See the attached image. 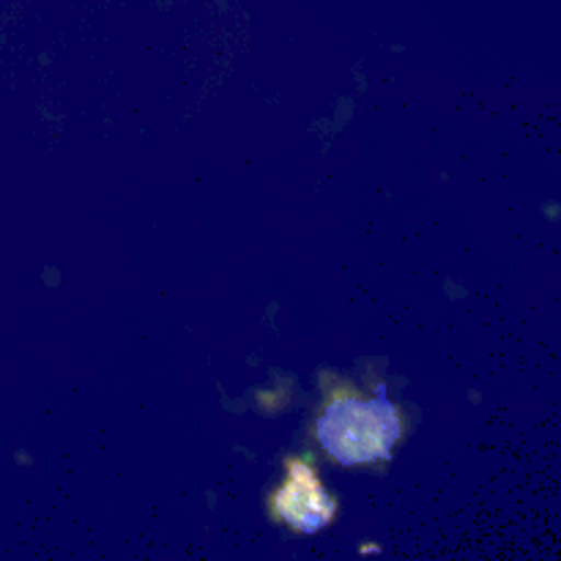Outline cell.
Instances as JSON below:
<instances>
[{
    "label": "cell",
    "instance_id": "obj_1",
    "mask_svg": "<svg viewBox=\"0 0 561 561\" xmlns=\"http://www.w3.org/2000/svg\"><path fill=\"white\" fill-rule=\"evenodd\" d=\"M403 433L398 409L383 389L373 400L337 398L318 420V442L329 458L343 466L389 460L394 442Z\"/></svg>",
    "mask_w": 561,
    "mask_h": 561
},
{
    "label": "cell",
    "instance_id": "obj_2",
    "mask_svg": "<svg viewBox=\"0 0 561 561\" xmlns=\"http://www.w3.org/2000/svg\"><path fill=\"white\" fill-rule=\"evenodd\" d=\"M272 507L301 535H316L334 515V502L305 460H288V482L274 493Z\"/></svg>",
    "mask_w": 561,
    "mask_h": 561
}]
</instances>
